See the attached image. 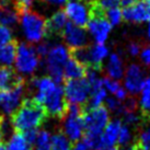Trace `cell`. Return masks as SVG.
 I'll return each instance as SVG.
<instances>
[{
    "mask_svg": "<svg viewBox=\"0 0 150 150\" xmlns=\"http://www.w3.org/2000/svg\"><path fill=\"white\" fill-rule=\"evenodd\" d=\"M104 106L108 111L116 114V115H123L124 113V105L120 100L112 96H106L104 100Z\"/></svg>",
    "mask_w": 150,
    "mask_h": 150,
    "instance_id": "obj_26",
    "label": "cell"
},
{
    "mask_svg": "<svg viewBox=\"0 0 150 150\" xmlns=\"http://www.w3.org/2000/svg\"><path fill=\"white\" fill-rule=\"evenodd\" d=\"M82 105L69 104L68 113L63 120V130L68 139L71 142H79V139L83 136V122H82Z\"/></svg>",
    "mask_w": 150,
    "mask_h": 150,
    "instance_id": "obj_4",
    "label": "cell"
},
{
    "mask_svg": "<svg viewBox=\"0 0 150 150\" xmlns=\"http://www.w3.org/2000/svg\"><path fill=\"white\" fill-rule=\"evenodd\" d=\"M144 80L142 69L138 65L133 64L127 68L125 74V88L130 94H137L142 90Z\"/></svg>",
    "mask_w": 150,
    "mask_h": 150,
    "instance_id": "obj_14",
    "label": "cell"
},
{
    "mask_svg": "<svg viewBox=\"0 0 150 150\" xmlns=\"http://www.w3.org/2000/svg\"><path fill=\"white\" fill-rule=\"evenodd\" d=\"M34 150H50V145H48V146H36V149Z\"/></svg>",
    "mask_w": 150,
    "mask_h": 150,
    "instance_id": "obj_39",
    "label": "cell"
},
{
    "mask_svg": "<svg viewBox=\"0 0 150 150\" xmlns=\"http://www.w3.org/2000/svg\"><path fill=\"white\" fill-rule=\"evenodd\" d=\"M65 13L74 24L80 28H87L89 21V11L81 0H67Z\"/></svg>",
    "mask_w": 150,
    "mask_h": 150,
    "instance_id": "obj_11",
    "label": "cell"
},
{
    "mask_svg": "<svg viewBox=\"0 0 150 150\" xmlns=\"http://www.w3.org/2000/svg\"><path fill=\"white\" fill-rule=\"evenodd\" d=\"M18 41L12 40L7 44L0 45V67H10L17 55Z\"/></svg>",
    "mask_w": 150,
    "mask_h": 150,
    "instance_id": "obj_20",
    "label": "cell"
},
{
    "mask_svg": "<svg viewBox=\"0 0 150 150\" xmlns=\"http://www.w3.org/2000/svg\"><path fill=\"white\" fill-rule=\"evenodd\" d=\"M132 130L128 126L126 125H122L121 130H120V134H118V138H117V142H118V149L120 150H124L126 149L128 146H130L133 142H132Z\"/></svg>",
    "mask_w": 150,
    "mask_h": 150,
    "instance_id": "obj_25",
    "label": "cell"
},
{
    "mask_svg": "<svg viewBox=\"0 0 150 150\" xmlns=\"http://www.w3.org/2000/svg\"><path fill=\"white\" fill-rule=\"evenodd\" d=\"M148 36L150 38V20H149V26H148Z\"/></svg>",
    "mask_w": 150,
    "mask_h": 150,
    "instance_id": "obj_41",
    "label": "cell"
},
{
    "mask_svg": "<svg viewBox=\"0 0 150 150\" xmlns=\"http://www.w3.org/2000/svg\"><path fill=\"white\" fill-rule=\"evenodd\" d=\"M96 4L104 11H108L111 9L118 8V6L121 4V0H96Z\"/></svg>",
    "mask_w": 150,
    "mask_h": 150,
    "instance_id": "obj_28",
    "label": "cell"
},
{
    "mask_svg": "<svg viewBox=\"0 0 150 150\" xmlns=\"http://www.w3.org/2000/svg\"><path fill=\"white\" fill-rule=\"evenodd\" d=\"M67 23V16L64 10H58L46 21V35L45 38H62L63 31Z\"/></svg>",
    "mask_w": 150,
    "mask_h": 150,
    "instance_id": "obj_15",
    "label": "cell"
},
{
    "mask_svg": "<svg viewBox=\"0 0 150 150\" xmlns=\"http://www.w3.org/2000/svg\"><path fill=\"white\" fill-rule=\"evenodd\" d=\"M105 17H106L108 21L110 22V24L112 25V26H115V25L120 24L121 21L123 20L122 11L118 8L111 9V10L105 11Z\"/></svg>",
    "mask_w": 150,
    "mask_h": 150,
    "instance_id": "obj_27",
    "label": "cell"
},
{
    "mask_svg": "<svg viewBox=\"0 0 150 150\" xmlns=\"http://www.w3.org/2000/svg\"><path fill=\"white\" fill-rule=\"evenodd\" d=\"M50 47H52V44H50L48 41H45V42H41L36 47V53H38V57L41 60L46 58V56L50 52Z\"/></svg>",
    "mask_w": 150,
    "mask_h": 150,
    "instance_id": "obj_30",
    "label": "cell"
},
{
    "mask_svg": "<svg viewBox=\"0 0 150 150\" xmlns=\"http://www.w3.org/2000/svg\"><path fill=\"white\" fill-rule=\"evenodd\" d=\"M13 2H14V6H16L18 12L21 16L25 11L31 10V7L33 4L34 0H13Z\"/></svg>",
    "mask_w": 150,
    "mask_h": 150,
    "instance_id": "obj_29",
    "label": "cell"
},
{
    "mask_svg": "<svg viewBox=\"0 0 150 150\" xmlns=\"http://www.w3.org/2000/svg\"><path fill=\"white\" fill-rule=\"evenodd\" d=\"M138 1H140V0H121V4L125 8V7H128V6L137 4Z\"/></svg>",
    "mask_w": 150,
    "mask_h": 150,
    "instance_id": "obj_37",
    "label": "cell"
},
{
    "mask_svg": "<svg viewBox=\"0 0 150 150\" xmlns=\"http://www.w3.org/2000/svg\"><path fill=\"white\" fill-rule=\"evenodd\" d=\"M102 80H103V86H104L110 92H112L113 94H115L117 92V90L122 87L117 80L111 79V78H104V79H102Z\"/></svg>",
    "mask_w": 150,
    "mask_h": 150,
    "instance_id": "obj_33",
    "label": "cell"
},
{
    "mask_svg": "<svg viewBox=\"0 0 150 150\" xmlns=\"http://www.w3.org/2000/svg\"><path fill=\"white\" fill-rule=\"evenodd\" d=\"M43 106L45 108L48 116L55 117L60 121H63L66 117L69 103L66 100L64 88L60 84H57L54 90L46 96Z\"/></svg>",
    "mask_w": 150,
    "mask_h": 150,
    "instance_id": "obj_7",
    "label": "cell"
},
{
    "mask_svg": "<svg viewBox=\"0 0 150 150\" xmlns=\"http://www.w3.org/2000/svg\"><path fill=\"white\" fill-rule=\"evenodd\" d=\"M50 150H72V142L68 139L62 129L50 136Z\"/></svg>",
    "mask_w": 150,
    "mask_h": 150,
    "instance_id": "obj_23",
    "label": "cell"
},
{
    "mask_svg": "<svg viewBox=\"0 0 150 150\" xmlns=\"http://www.w3.org/2000/svg\"><path fill=\"white\" fill-rule=\"evenodd\" d=\"M8 150H28V142L20 132H14L8 142Z\"/></svg>",
    "mask_w": 150,
    "mask_h": 150,
    "instance_id": "obj_24",
    "label": "cell"
},
{
    "mask_svg": "<svg viewBox=\"0 0 150 150\" xmlns=\"http://www.w3.org/2000/svg\"><path fill=\"white\" fill-rule=\"evenodd\" d=\"M10 116L13 130L23 133L29 129H38L46 122L48 114L42 104L25 98Z\"/></svg>",
    "mask_w": 150,
    "mask_h": 150,
    "instance_id": "obj_1",
    "label": "cell"
},
{
    "mask_svg": "<svg viewBox=\"0 0 150 150\" xmlns=\"http://www.w3.org/2000/svg\"><path fill=\"white\" fill-rule=\"evenodd\" d=\"M142 99H140V115L142 124L150 121V77L144 80L142 87Z\"/></svg>",
    "mask_w": 150,
    "mask_h": 150,
    "instance_id": "obj_21",
    "label": "cell"
},
{
    "mask_svg": "<svg viewBox=\"0 0 150 150\" xmlns=\"http://www.w3.org/2000/svg\"><path fill=\"white\" fill-rule=\"evenodd\" d=\"M86 72L87 68L69 56L64 66V80L82 79L86 77Z\"/></svg>",
    "mask_w": 150,
    "mask_h": 150,
    "instance_id": "obj_19",
    "label": "cell"
},
{
    "mask_svg": "<svg viewBox=\"0 0 150 150\" xmlns=\"http://www.w3.org/2000/svg\"><path fill=\"white\" fill-rule=\"evenodd\" d=\"M106 72L111 77V79L117 80V81L122 79L124 74V67H123V60L118 54L114 53L110 56L108 66H106Z\"/></svg>",
    "mask_w": 150,
    "mask_h": 150,
    "instance_id": "obj_22",
    "label": "cell"
},
{
    "mask_svg": "<svg viewBox=\"0 0 150 150\" xmlns=\"http://www.w3.org/2000/svg\"><path fill=\"white\" fill-rule=\"evenodd\" d=\"M122 17L126 22L142 23L150 20V0H140L137 4L125 7Z\"/></svg>",
    "mask_w": 150,
    "mask_h": 150,
    "instance_id": "obj_10",
    "label": "cell"
},
{
    "mask_svg": "<svg viewBox=\"0 0 150 150\" xmlns=\"http://www.w3.org/2000/svg\"><path fill=\"white\" fill-rule=\"evenodd\" d=\"M45 2H48L50 4H57V6H62V4H66L67 0H44Z\"/></svg>",
    "mask_w": 150,
    "mask_h": 150,
    "instance_id": "obj_38",
    "label": "cell"
},
{
    "mask_svg": "<svg viewBox=\"0 0 150 150\" xmlns=\"http://www.w3.org/2000/svg\"><path fill=\"white\" fill-rule=\"evenodd\" d=\"M24 86L25 83L18 86L17 88H14L13 90L8 92H1V108L2 112L7 115H11L18 108L21 104L22 102V96L24 92Z\"/></svg>",
    "mask_w": 150,
    "mask_h": 150,
    "instance_id": "obj_12",
    "label": "cell"
},
{
    "mask_svg": "<svg viewBox=\"0 0 150 150\" xmlns=\"http://www.w3.org/2000/svg\"><path fill=\"white\" fill-rule=\"evenodd\" d=\"M68 58H69L68 50L60 44H56L50 47V52L46 56V68H64Z\"/></svg>",
    "mask_w": 150,
    "mask_h": 150,
    "instance_id": "obj_16",
    "label": "cell"
},
{
    "mask_svg": "<svg viewBox=\"0 0 150 150\" xmlns=\"http://www.w3.org/2000/svg\"><path fill=\"white\" fill-rule=\"evenodd\" d=\"M108 55V48L103 44H91L89 45V58L90 66L89 68L94 69L98 72L103 68V59Z\"/></svg>",
    "mask_w": 150,
    "mask_h": 150,
    "instance_id": "obj_17",
    "label": "cell"
},
{
    "mask_svg": "<svg viewBox=\"0 0 150 150\" xmlns=\"http://www.w3.org/2000/svg\"><path fill=\"white\" fill-rule=\"evenodd\" d=\"M20 18L23 33L30 43H38L45 38L46 21L41 14L28 10Z\"/></svg>",
    "mask_w": 150,
    "mask_h": 150,
    "instance_id": "obj_3",
    "label": "cell"
},
{
    "mask_svg": "<svg viewBox=\"0 0 150 150\" xmlns=\"http://www.w3.org/2000/svg\"><path fill=\"white\" fill-rule=\"evenodd\" d=\"M66 45L68 46V50H74V48H79L89 45V40H88L87 32L83 28H80L78 25L74 24L72 22H67L66 26L62 34Z\"/></svg>",
    "mask_w": 150,
    "mask_h": 150,
    "instance_id": "obj_9",
    "label": "cell"
},
{
    "mask_svg": "<svg viewBox=\"0 0 150 150\" xmlns=\"http://www.w3.org/2000/svg\"><path fill=\"white\" fill-rule=\"evenodd\" d=\"M38 129H29V130H25L23 132V137L26 140L29 147L33 148L34 145H35V142H36V137H38Z\"/></svg>",
    "mask_w": 150,
    "mask_h": 150,
    "instance_id": "obj_32",
    "label": "cell"
},
{
    "mask_svg": "<svg viewBox=\"0 0 150 150\" xmlns=\"http://www.w3.org/2000/svg\"><path fill=\"white\" fill-rule=\"evenodd\" d=\"M41 59L36 53V48L30 43L18 44L16 55V68L18 72L31 75L38 69Z\"/></svg>",
    "mask_w": 150,
    "mask_h": 150,
    "instance_id": "obj_5",
    "label": "cell"
},
{
    "mask_svg": "<svg viewBox=\"0 0 150 150\" xmlns=\"http://www.w3.org/2000/svg\"><path fill=\"white\" fill-rule=\"evenodd\" d=\"M0 102H1V92H0Z\"/></svg>",
    "mask_w": 150,
    "mask_h": 150,
    "instance_id": "obj_43",
    "label": "cell"
},
{
    "mask_svg": "<svg viewBox=\"0 0 150 150\" xmlns=\"http://www.w3.org/2000/svg\"><path fill=\"white\" fill-rule=\"evenodd\" d=\"M108 150H120L117 147H113V148H111V149H108Z\"/></svg>",
    "mask_w": 150,
    "mask_h": 150,
    "instance_id": "obj_42",
    "label": "cell"
},
{
    "mask_svg": "<svg viewBox=\"0 0 150 150\" xmlns=\"http://www.w3.org/2000/svg\"><path fill=\"white\" fill-rule=\"evenodd\" d=\"M122 127V121L121 120H113L108 122V124L104 128V133H102V140L104 144L106 150L111 149L113 147H115L118 138V134Z\"/></svg>",
    "mask_w": 150,
    "mask_h": 150,
    "instance_id": "obj_18",
    "label": "cell"
},
{
    "mask_svg": "<svg viewBox=\"0 0 150 150\" xmlns=\"http://www.w3.org/2000/svg\"><path fill=\"white\" fill-rule=\"evenodd\" d=\"M140 50H142V47L140 45L136 42H132L130 44L128 45V53L132 56H137L139 53H140Z\"/></svg>",
    "mask_w": 150,
    "mask_h": 150,
    "instance_id": "obj_35",
    "label": "cell"
},
{
    "mask_svg": "<svg viewBox=\"0 0 150 150\" xmlns=\"http://www.w3.org/2000/svg\"><path fill=\"white\" fill-rule=\"evenodd\" d=\"M140 59L142 64L147 67H150V45H146L140 50Z\"/></svg>",
    "mask_w": 150,
    "mask_h": 150,
    "instance_id": "obj_34",
    "label": "cell"
},
{
    "mask_svg": "<svg viewBox=\"0 0 150 150\" xmlns=\"http://www.w3.org/2000/svg\"><path fill=\"white\" fill-rule=\"evenodd\" d=\"M64 92L69 104L84 105L90 96V84L86 79L64 80Z\"/></svg>",
    "mask_w": 150,
    "mask_h": 150,
    "instance_id": "obj_8",
    "label": "cell"
},
{
    "mask_svg": "<svg viewBox=\"0 0 150 150\" xmlns=\"http://www.w3.org/2000/svg\"><path fill=\"white\" fill-rule=\"evenodd\" d=\"M12 32L11 30L4 26V25H0V45H4L7 44L10 41H12Z\"/></svg>",
    "mask_w": 150,
    "mask_h": 150,
    "instance_id": "obj_31",
    "label": "cell"
},
{
    "mask_svg": "<svg viewBox=\"0 0 150 150\" xmlns=\"http://www.w3.org/2000/svg\"><path fill=\"white\" fill-rule=\"evenodd\" d=\"M4 117L2 114H0V142H4V132H2V124H4Z\"/></svg>",
    "mask_w": 150,
    "mask_h": 150,
    "instance_id": "obj_36",
    "label": "cell"
},
{
    "mask_svg": "<svg viewBox=\"0 0 150 150\" xmlns=\"http://www.w3.org/2000/svg\"><path fill=\"white\" fill-rule=\"evenodd\" d=\"M87 29L98 44H103L112 30V25L105 17V11L96 2L89 6V21Z\"/></svg>",
    "mask_w": 150,
    "mask_h": 150,
    "instance_id": "obj_2",
    "label": "cell"
},
{
    "mask_svg": "<svg viewBox=\"0 0 150 150\" xmlns=\"http://www.w3.org/2000/svg\"><path fill=\"white\" fill-rule=\"evenodd\" d=\"M0 150H8V147L4 142H0Z\"/></svg>",
    "mask_w": 150,
    "mask_h": 150,
    "instance_id": "obj_40",
    "label": "cell"
},
{
    "mask_svg": "<svg viewBox=\"0 0 150 150\" xmlns=\"http://www.w3.org/2000/svg\"><path fill=\"white\" fill-rule=\"evenodd\" d=\"M83 122V134H96L100 135L103 133L104 128L110 122L108 110L104 105L91 108L82 113Z\"/></svg>",
    "mask_w": 150,
    "mask_h": 150,
    "instance_id": "obj_6",
    "label": "cell"
},
{
    "mask_svg": "<svg viewBox=\"0 0 150 150\" xmlns=\"http://www.w3.org/2000/svg\"><path fill=\"white\" fill-rule=\"evenodd\" d=\"M25 83L24 78L11 67H0V92H8Z\"/></svg>",
    "mask_w": 150,
    "mask_h": 150,
    "instance_id": "obj_13",
    "label": "cell"
}]
</instances>
